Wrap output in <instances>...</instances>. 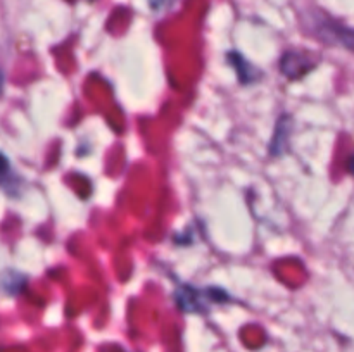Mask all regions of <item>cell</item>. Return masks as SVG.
Listing matches in <instances>:
<instances>
[{
	"label": "cell",
	"instance_id": "6da1fadb",
	"mask_svg": "<svg viewBox=\"0 0 354 352\" xmlns=\"http://www.w3.org/2000/svg\"><path fill=\"white\" fill-rule=\"evenodd\" d=\"M7 169H9V162H7V159L0 154V175L7 173Z\"/></svg>",
	"mask_w": 354,
	"mask_h": 352
},
{
	"label": "cell",
	"instance_id": "7a4b0ae2",
	"mask_svg": "<svg viewBox=\"0 0 354 352\" xmlns=\"http://www.w3.org/2000/svg\"><path fill=\"white\" fill-rule=\"evenodd\" d=\"M2 85H3V76L2 72H0V92H2Z\"/></svg>",
	"mask_w": 354,
	"mask_h": 352
},
{
	"label": "cell",
	"instance_id": "3957f363",
	"mask_svg": "<svg viewBox=\"0 0 354 352\" xmlns=\"http://www.w3.org/2000/svg\"><path fill=\"white\" fill-rule=\"evenodd\" d=\"M158 2H165V0H152V6H158Z\"/></svg>",
	"mask_w": 354,
	"mask_h": 352
}]
</instances>
